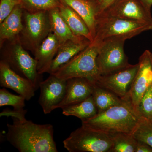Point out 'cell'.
<instances>
[{"label":"cell","mask_w":152,"mask_h":152,"mask_svg":"<svg viewBox=\"0 0 152 152\" xmlns=\"http://www.w3.org/2000/svg\"><path fill=\"white\" fill-rule=\"evenodd\" d=\"M26 110H11L13 124H7L8 141L20 152H57L50 124H38L25 118Z\"/></svg>","instance_id":"6da1fadb"},{"label":"cell","mask_w":152,"mask_h":152,"mask_svg":"<svg viewBox=\"0 0 152 152\" xmlns=\"http://www.w3.org/2000/svg\"><path fill=\"white\" fill-rule=\"evenodd\" d=\"M141 118L131 103L124 100L121 104L112 107L82 123V125L109 134H132Z\"/></svg>","instance_id":"7a4b0ae2"},{"label":"cell","mask_w":152,"mask_h":152,"mask_svg":"<svg viewBox=\"0 0 152 152\" xmlns=\"http://www.w3.org/2000/svg\"><path fill=\"white\" fill-rule=\"evenodd\" d=\"M151 30L152 26L148 24L101 13L96 17L94 41L99 42L105 39L114 37L126 40Z\"/></svg>","instance_id":"3957f363"},{"label":"cell","mask_w":152,"mask_h":152,"mask_svg":"<svg viewBox=\"0 0 152 152\" xmlns=\"http://www.w3.org/2000/svg\"><path fill=\"white\" fill-rule=\"evenodd\" d=\"M99 46V43L93 41L53 75L65 80L86 78L95 83L100 75L96 61Z\"/></svg>","instance_id":"277c9868"},{"label":"cell","mask_w":152,"mask_h":152,"mask_svg":"<svg viewBox=\"0 0 152 152\" xmlns=\"http://www.w3.org/2000/svg\"><path fill=\"white\" fill-rule=\"evenodd\" d=\"M69 152H110L113 140L110 134L82 125L63 141Z\"/></svg>","instance_id":"5b68a950"},{"label":"cell","mask_w":152,"mask_h":152,"mask_svg":"<svg viewBox=\"0 0 152 152\" xmlns=\"http://www.w3.org/2000/svg\"><path fill=\"white\" fill-rule=\"evenodd\" d=\"M126 41L122 38L114 37L98 42L99 46L96 61L100 75L108 73L130 64L124 50Z\"/></svg>","instance_id":"8992f818"},{"label":"cell","mask_w":152,"mask_h":152,"mask_svg":"<svg viewBox=\"0 0 152 152\" xmlns=\"http://www.w3.org/2000/svg\"><path fill=\"white\" fill-rule=\"evenodd\" d=\"M1 61L7 63L14 71L33 83L37 90L42 81V75L38 73L37 62L24 49L20 42L14 44L12 49L4 55Z\"/></svg>","instance_id":"52a82bcc"},{"label":"cell","mask_w":152,"mask_h":152,"mask_svg":"<svg viewBox=\"0 0 152 152\" xmlns=\"http://www.w3.org/2000/svg\"><path fill=\"white\" fill-rule=\"evenodd\" d=\"M138 64H130L108 73L101 75L95 82V85L113 93L124 100H126L132 86L138 69Z\"/></svg>","instance_id":"ba28073f"},{"label":"cell","mask_w":152,"mask_h":152,"mask_svg":"<svg viewBox=\"0 0 152 152\" xmlns=\"http://www.w3.org/2000/svg\"><path fill=\"white\" fill-rule=\"evenodd\" d=\"M24 11L25 24L21 33L34 51L51 32L48 11L30 12Z\"/></svg>","instance_id":"9c48e42d"},{"label":"cell","mask_w":152,"mask_h":152,"mask_svg":"<svg viewBox=\"0 0 152 152\" xmlns=\"http://www.w3.org/2000/svg\"><path fill=\"white\" fill-rule=\"evenodd\" d=\"M138 64L137 72L126 100L131 103L136 112L144 94L152 85L151 52L149 50L145 51L139 58Z\"/></svg>","instance_id":"30bf717a"},{"label":"cell","mask_w":152,"mask_h":152,"mask_svg":"<svg viewBox=\"0 0 152 152\" xmlns=\"http://www.w3.org/2000/svg\"><path fill=\"white\" fill-rule=\"evenodd\" d=\"M101 13L152 26L151 10L146 8L140 0H115Z\"/></svg>","instance_id":"8fae6325"},{"label":"cell","mask_w":152,"mask_h":152,"mask_svg":"<svg viewBox=\"0 0 152 152\" xmlns=\"http://www.w3.org/2000/svg\"><path fill=\"white\" fill-rule=\"evenodd\" d=\"M67 80L50 74L48 77L41 82L39 103L44 114H48L57 109L65 96Z\"/></svg>","instance_id":"7c38bea8"},{"label":"cell","mask_w":152,"mask_h":152,"mask_svg":"<svg viewBox=\"0 0 152 152\" xmlns=\"http://www.w3.org/2000/svg\"><path fill=\"white\" fill-rule=\"evenodd\" d=\"M0 86L13 90L28 101L34 96L37 90L31 82L17 73L3 61L0 62Z\"/></svg>","instance_id":"4fadbf2b"},{"label":"cell","mask_w":152,"mask_h":152,"mask_svg":"<svg viewBox=\"0 0 152 152\" xmlns=\"http://www.w3.org/2000/svg\"><path fill=\"white\" fill-rule=\"evenodd\" d=\"M95 83L86 78H73L67 80L65 96L57 107L62 108L85 100L92 95Z\"/></svg>","instance_id":"5bb4252c"},{"label":"cell","mask_w":152,"mask_h":152,"mask_svg":"<svg viewBox=\"0 0 152 152\" xmlns=\"http://www.w3.org/2000/svg\"><path fill=\"white\" fill-rule=\"evenodd\" d=\"M60 45L58 38L51 31L34 51L39 74L42 75L46 72L56 55Z\"/></svg>","instance_id":"9a60e30c"},{"label":"cell","mask_w":152,"mask_h":152,"mask_svg":"<svg viewBox=\"0 0 152 152\" xmlns=\"http://www.w3.org/2000/svg\"><path fill=\"white\" fill-rule=\"evenodd\" d=\"M91 43L88 39L85 38L81 41L68 40L61 44L56 56L46 73H54L59 68L86 49Z\"/></svg>","instance_id":"2e32d148"},{"label":"cell","mask_w":152,"mask_h":152,"mask_svg":"<svg viewBox=\"0 0 152 152\" xmlns=\"http://www.w3.org/2000/svg\"><path fill=\"white\" fill-rule=\"evenodd\" d=\"M60 1L61 3L70 7L81 17L88 26L94 39L96 35L99 3L89 0Z\"/></svg>","instance_id":"e0dca14e"},{"label":"cell","mask_w":152,"mask_h":152,"mask_svg":"<svg viewBox=\"0 0 152 152\" xmlns=\"http://www.w3.org/2000/svg\"><path fill=\"white\" fill-rule=\"evenodd\" d=\"M23 9L20 4L16 6L10 14L0 23V41L1 45L6 40L15 39L23 31Z\"/></svg>","instance_id":"ac0fdd59"},{"label":"cell","mask_w":152,"mask_h":152,"mask_svg":"<svg viewBox=\"0 0 152 152\" xmlns=\"http://www.w3.org/2000/svg\"><path fill=\"white\" fill-rule=\"evenodd\" d=\"M59 10L61 16L75 35L86 38L92 42L94 38L89 29L85 21L75 11L62 3Z\"/></svg>","instance_id":"d6986e66"},{"label":"cell","mask_w":152,"mask_h":152,"mask_svg":"<svg viewBox=\"0 0 152 152\" xmlns=\"http://www.w3.org/2000/svg\"><path fill=\"white\" fill-rule=\"evenodd\" d=\"M51 31L58 38L60 44L68 40L81 41L85 37L75 35L60 14L59 7L48 11Z\"/></svg>","instance_id":"ffe728a7"},{"label":"cell","mask_w":152,"mask_h":152,"mask_svg":"<svg viewBox=\"0 0 152 152\" xmlns=\"http://www.w3.org/2000/svg\"><path fill=\"white\" fill-rule=\"evenodd\" d=\"M61 109L63 115L67 116L77 117L82 122L91 118L98 114L97 109L92 96L81 102L66 106Z\"/></svg>","instance_id":"44dd1931"},{"label":"cell","mask_w":152,"mask_h":152,"mask_svg":"<svg viewBox=\"0 0 152 152\" xmlns=\"http://www.w3.org/2000/svg\"><path fill=\"white\" fill-rule=\"evenodd\" d=\"M92 96L97 109L98 114L114 106L121 104L124 102V100L113 93L95 84Z\"/></svg>","instance_id":"7402d4cb"},{"label":"cell","mask_w":152,"mask_h":152,"mask_svg":"<svg viewBox=\"0 0 152 152\" xmlns=\"http://www.w3.org/2000/svg\"><path fill=\"white\" fill-rule=\"evenodd\" d=\"M110 134L113 144L110 152H135L138 141L132 134L125 133Z\"/></svg>","instance_id":"603a6c76"},{"label":"cell","mask_w":152,"mask_h":152,"mask_svg":"<svg viewBox=\"0 0 152 152\" xmlns=\"http://www.w3.org/2000/svg\"><path fill=\"white\" fill-rule=\"evenodd\" d=\"M19 4L25 11L30 12L49 11L59 7L60 0H18Z\"/></svg>","instance_id":"cb8c5ba5"},{"label":"cell","mask_w":152,"mask_h":152,"mask_svg":"<svg viewBox=\"0 0 152 152\" xmlns=\"http://www.w3.org/2000/svg\"><path fill=\"white\" fill-rule=\"evenodd\" d=\"M132 134L137 140L152 148V119L142 118Z\"/></svg>","instance_id":"d4e9b609"},{"label":"cell","mask_w":152,"mask_h":152,"mask_svg":"<svg viewBox=\"0 0 152 152\" xmlns=\"http://www.w3.org/2000/svg\"><path fill=\"white\" fill-rule=\"evenodd\" d=\"M26 99L23 96L14 95L5 88L0 89V107L11 106L14 110H21L25 106Z\"/></svg>","instance_id":"484cf974"},{"label":"cell","mask_w":152,"mask_h":152,"mask_svg":"<svg viewBox=\"0 0 152 152\" xmlns=\"http://www.w3.org/2000/svg\"><path fill=\"white\" fill-rule=\"evenodd\" d=\"M141 118L152 119V85L145 93L137 110Z\"/></svg>","instance_id":"4316f807"},{"label":"cell","mask_w":152,"mask_h":152,"mask_svg":"<svg viewBox=\"0 0 152 152\" xmlns=\"http://www.w3.org/2000/svg\"><path fill=\"white\" fill-rule=\"evenodd\" d=\"M18 4V0H0V23L9 16L16 6Z\"/></svg>","instance_id":"83f0119b"},{"label":"cell","mask_w":152,"mask_h":152,"mask_svg":"<svg viewBox=\"0 0 152 152\" xmlns=\"http://www.w3.org/2000/svg\"><path fill=\"white\" fill-rule=\"evenodd\" d=\"M135 152H152V148L144 142L137 140Z\"/></svg>","instance_id":"f1b7e54d"},{"label":"cell","mask_w":152,"mask_h":152,"mask_svg":"<svg viewBox=\"0 0 152 152\" xmlns=\"http://www.w3.org/2000/svg\"><path fill=\"white\" fill-rule=\"evenodd\" d=\"M115 0H101L98 4L97 15L102 12Z\"/></svg>","instance_id":"f546056e"},{"label":"cell","mask_w":152,"mask_h":152,"mask_svg":"<svg viewBox=\"0 0 152 152\" xmlns=\"http://www.w3.org/2000/svg\"><path fill=\"white\" fill-rule=\"evenodd\" d=\"M148 10H151L152 6V0H140Z\"/></svg>","instance_id":"4dcf8cb0"},{"label":"cell","mask_w":152,"mask_h":152,"mask_svg":"<svg viewBox=\"0 0 152 152\" xmlns=\"http://www.w3.org/2000/svg\"><path fill=\"white\" fill-rule=\"evenodd\" d=\"M89 1H93L97 2L99 3L101 0H89Z\"/></svg>","instance_id":"1f68e13d"}]
</instances>
